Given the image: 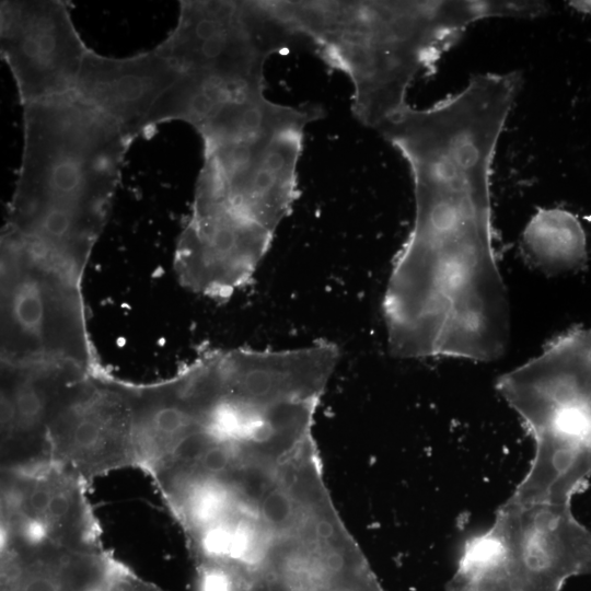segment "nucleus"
<instances>
[{
    "label": "nucleus",
    "mask_w": 591,
    "mask_h": 591,
    "mask_svg": "<svg viewBox=\"0 0 591 591\" xmlns=\"http://www.w3.org/2000/svg\"><path fill=\"white\" fill-rule=\"evenodd\" d=\"M522 74L477 73L378 130L406 160L415 220L382 300L390 354L488 362L510 340V304L493 244L490 175Z\"/></svg>",
    "instance_id": "nucleus-1"
},
{
    "label": "nucleus",
    "mask_w": 591,
    "mask_h": 591,
    "mask_svg": "<svg viewBox=\"0 0 591 591\" xmlns=\"http://www.w3.org/2000/svg\"><path fill=\"white\" fill-rule=\"evenodd\" d=\"M317 407L271 406L170 487L200 591H297L370 565L327 487Z\"/></svg>",
    "instance_id": "nucleus-2"
},
{
    "label": "nucleus",
    "mask_w": 591,
    "mask_h": 591,
    "mask_svg": "<svg viewBox=\"0 0 591 591\" xmlns=\"http://www.w3.org/2000/svg\"><path fill=\"white\" fill-rule=\"evenodd\" d=\"M0 38L22 106L72 92L91 49L62 0L1 1Z\"/></svg>",
    "instance_id": "nucleus-9"
},
{
    "label": "nucleus",
    "mask_w": 591,
    "mask_h": 591,
    "mask_svg": "<svg viewBox=\"0 0 591 591\" xmlns=\"http://www.w3.org/2000/svg\"><path fill=\"white\" fill-rule=\"evenodd\" d=\"M447 591H526L514 586L502 573L495 572L478 577H460L454 575Z\"/></svg>",
    "instance_id": "nucleus-17"
},
{
    "label": "nucleus",
    "mask_w": 591,
    "mask_h": 591,
    "mask_svg": "<svg viewBox=\"0 0 591 591\" xmlns=\"http://www.w3.org/2000/svg\"><path fill=\"white\" fill-rule=\"evenodd\" d=\"M568 4L579 13L591 14V0L569 1Z\"/></svg>",
    "instance_id": "nucleus-19"
},
{
    "label": "nucleus",
    "mask_w": 591,
    "mask_h": 591,
    "mask_svg": "<svg viewBox=\"0 0 591 591\" xmlns=\"http://www.w3.org/2000/svg\"><path fill=\"white\" fill-rule=\"evenodd\" d=\"M491 528L503 547L497 570L526 591H560L568 579L591 576V530L570 505L506 500Z\"/></svg>",
    "instance_id": "nucleus-10"
},
{
    "label": "nucleus",
    "mask_w": 591,
    "mask_h": 591,
    "mask_svg": "<svg viewBox=\"0 0 591 591\" xmlns=\"http://www.w3.org/2000/svg\"><path fill=\"white\" fill-rule=\"evenodd\" d=\"M48 450L50 463L88 486L111 472L138 467L123 380L103 368L76 379L49 425Z\"/></svg>",
    "instance_id": "nucleus-8"
},
{
    "label": "nucleus",
    "mask_w": 591,
    "mask_h": 591,
    "mask_svg": "<svg viewBox=\"0 0 591 591\" xmlns=\"http://www.w3.org/2000/svg\"><path fill=\"white\" fill-rule=\"evenodd\" d=\"M82 278L1 234V362L103 368L86 326Z\"/></svg>",
    "instance_id": "nucleus-6"
},
{
    "label": "nucleus",
    "mask_w": 591,
    "mask_h": 591,
    "mask_svg": "<svg viewBox=\"0 0 591 591\" xmlns=\"http://www.w3.org/2000/svg\"><path fill=\"white\" fill-rule=\"evenodd\" d=\"M521 250L533 267L547 275L578 270L588 259L581 222L561 208H543L531 217L521 235Z\"/></svg>",
    "instance_id": "nucleus-16"
},
{
    "label": "nucleus",
    "mask_w": 591,
    "mask_h": 591,
    "mask_svg": "<svg viewBox=\"0 0 591 591\" xmlns=\"http://www.w3.org/2000/svg\"><path fill=\"white\" fill-rule=\"evenodd\" d=\"M107 591H165L121 566Z\"/></svg>",
    "instance_id": "nucleus-18"
},
{
    "label": "nucleus",
    "mask_w": 591,
    "mask_h": 591,
    "mask_svg": "<svg viewBox=\"0 0 591 591\" xmlns=\"http://www.w3.org/2000/svg\"><path fill=\"white\" fill-rule=\"evenodd\" d=\"M518 378L523 391L557 410L591 452V326L552 340L519 366Z\"/></svg>",
    "instance_id": "nucleus-15"
},
{
    "label": "nucleus",
    "mask_w": 591,
    "mask_h": 591,
    "mask_svg": "<svg viewBox=\"0 0 591 591\" xmlns=\"http://www.w3.org/2000/svg\"><path fill=\"white\" fill-rule=\"evenodd\" d=\"M320 105L289 106L263 129L204 144L190 216L270 247L298 198V164L305 127Z\"/></svg>",
    "instance_id": "nucleus-5"
},
{
    "label": "nucleus",
    "mask_w": 591,
    "mask_h": 591,
    "mask_svg": "<svg viewBox=\"0 0 591 591\" xmlns=\"http://www.w3.org/2000/svg\"><path fill=\"white\" fill-rule=\"evenodd\" d=\"M298 39L267 1H179L175 26L157 47L185 73L230 84L266 83L270 56Z\"/></svg>",
    "instance_id": "nucleus-7"
},
{
    "label": "nucleus",
    "mask_w": 591,
    "mask_h": 591,
    "mask_svg": "<svg viewBox=\"0 0 591 591\" xmlns=\"http://www.w3.org/2000/svg\"><path fill=\"white\" fill-rule=\"evenodd\" d=\"M131 142L73 91L23 106V149L1 234L83 276Z\"/></svg>",
    "instance_id": "nucleus-4"
},
{
    "label": "nucleus",
    "mask_w": 591,
    "mask_h": 591,
    "mask_svg": "<svg viewBox=\"0 0 591 591\" xmlns=\"http://www.w3.org/2000/svg\"><path fill=\"white\" fill-rule=\"evenodd\" d=\"M0 591H107L123 564L104 548L80 549L1 532Z\"/></svg>",
    "instance_id": "nucleus-14"
},
{
    "label": "nucleus",
    "mask_w": 591,
    "mask_h": 591,
    "mask_svg": "<svg viewBox=\"0 0 591 591\" xmlns=\"http://www.w3.org/2000/svg\"><path fill=\"white\" fill-rule=\"evenodd\" d=\"M86 487L79 476L54 463L1 471V532L104 549Z\"/></svg>",
    "instance_id": "nucleus-11"
},
{
    "label": "nucleus",
    "mask_w": 591,
    "mask_h": 591,
    "mask_svg": "<svg viewBox=\"0 0 591 591\" xmlns=\"http://www.w3.org/2000/svg\"><path fill=\"white\" fill-rule=\"evenodd\" d=\"M86 371L55 361L1 362V471L50 463L48 429L70 384Z\"/></svg>",
    "instance_id": "nucleus-12"
},
{
    "label": "nucleus",
    "mask_w": 591,
    "mask_h": 591,
    "mask_svg": "<svg viewBox=\"0 0 591 591\" xmlns=\"http://www.w3.org/2000/svg\"><path fill=\"white\" fill-rule=\"evenodd\" d=\"M179 77L181 70L158 47L124 58L90 49L73 92L115 123L132 143L146 136L154 106Z\"/></svg>",
    "instance_id": "nucleus-13"
},
{
    "label": "nucleus",
    "mask_w": 591,
    "mask_h": 591,
    "mask_svg": "<svg viewBox=\"0 0 591 591\" xmlns=\"http://www.w3.org/2000/svg\"><path fill=\"white\" fill-rule=\"evenodd\" d=\"M298 38L309 40L352 84L351 109L378 129L406 108L420 74L462 38L475 22L532 19V1H268Z\"/></svg>",
    "instance_id": "nucleus-3"
}]
</instances>
